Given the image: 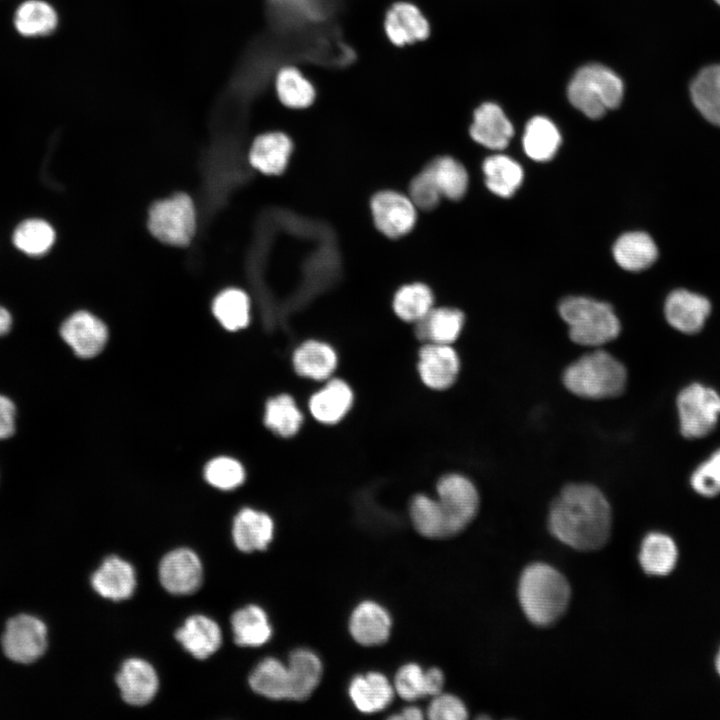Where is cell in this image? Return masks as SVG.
Listing matches in <instances>:
<instances>
[{
  "instance_id": "obj_20",
  "label": "cell",
  "mask_w": 720,
  "mask_h": 720,
  "mask_svg": "<svg viewBox=\"0 0 720 720\" xmlns=\"http://www.w3.org/2000/svg\"><path fill=\"white\" fill-rule=\"evenodd\" d=\"M274 524L269 515L254 509H242L233 522V540L246 553L265 550L273 538Z\"/></svg>"
},
{
  "instance_id": "obj_27",
  "label": "cell",
  "mask_w": 720,
  "mask_h": 720,
  "mask_svg": "<svg viewBox=\"0 0 720 720\" xmlns=\"http://www.w3.org/2000/svg\"><path fill=\"white\" fill-rule=\"evenodd\" d=\"M292 151V142L288 136L280 132L260 135L250 150L252 166L265 174L281 173Z\"/></svg>"
},
{
  "instance_id": "obj_39",
  "label": "cell",
  "mask_w": 720,
  "mask_h": 720,
  "mask_svg": "<svg viewBox=\"0 0 720 720\" xmlns=\"http://www.w3.org/2000/svg\"><path fill=\"white\" fill-rule=\"evenodd\" d=\"M17 249L29 256L46 254L55 242V231L46 221L31 218L22 221L12 237Z\"/></svg>"
},
{
  "instance_id": "obj_30",
  "label": "cell",
  "mask_w": 720,
  "mask_h": 720,
  "mask_svg": "<svg viewBox=\"0 0 720 720\" xmlns=\"http://www.w3.org/2000/svg\"><path fill=\"white\" fill-rule=\"evenodd\" d=\"M296 372L315 380L328 378L337 364L335 351L319 341H307L300 345L293 356Z\"/></svg>"
},
{
  "instance_id": "obj_11",
  "label": "cell",
  "mask_w": 720,
  "mask_h": 720,
  "mask_svg": "<svg viewBox=\"0 0 720 720\" xmlns=\"http://www.w3.org/2000/svg\"><path fill=\"white\" fill-rule=\"evenodd\" d=\"M371 210L377 228L391 238L409 232L416 220L411 199L393 191L376 194L371 201Z\"/></svg>"
},
{
  "instance_id": "obj_1",
  "label": "cell",
  "mask_w": 720,
  "mask_h": 720,
  "mask_svg": "<svg viewBox=\"0 0 720 720\" xmlns=\"http://www.w3.org/2000/svg\"><path fill=\"white\" fill-rule=\"evenodd\" d=\"M611 508L604 494L587 483L565 486L553 501L548 526L562 543L581 551L601 548L611 530Z\"/></svg>"
},
{
  "instance_id": "obj_21",
  "label": "cell",
  "mask_w": 720,
  "mask_h": 720,
  "mask_svg": "<svg viewBox=\"0 0 720 720\" xmlns=\"http://www.w3.org/2000/svg\"><path fill=\"white\" fill-rule=\"evenodd\" d=\"M348 691L354 706L366 714L385 709L394 696V687L387 677L379 672H368L354 677Z\"/></svg>"
},
{
  "instance_id": "obj_9",
  "label": "cell",
  "mask_w": 720,
  "mask_h": 720,
  "mask_svg": "<svg viewBox=\"0 0 720 720\" xmlns=\"http://www.w3.org/2000/svg\"><path fill=\"white\" fill-rule=\"evenodd\" d=\"M47 628L38 618L18 615L11 618L2 636L4 654L10 660L30 664L38 660L47 649Z\"/></svg>"
},
{
  "instance_id": "obj_6",
  "label": "cell",
  "mask_w": 720,
  "mask_h": 720,
  "mask_svg": "<svg viewBox=\"0 0 720 720\" xmlns=\"http://www.w3.org/2000/svg\"><path fill=\"white\" fill-rule=\"evenodd\" d=\"M195 210L192 200L180 193L156 202L150 209L148 227L160 241L185 246L195 232Z\"/></svg>"
},
{
  "instance_id": "obj_48",
  "label": "cell",
  "mask_w": 720,
  "mask_h": 720,
  "mask_svg": "<svg viewBox=\"0 0 720 720\" xmlns=\"http://www.w3.org/2000/svg\"><path fill=\"white\" fill-rule=\"evenodd\" d=\"M15 430V406L10 399L0 395V439L10 437Z\"/></svg>"
},
{
  "instance_id": "obj_52",
  "label": "cell",
  "mask_w": 720,
  "mask_h": 720,
  "mask_svg": "<svg viewBox=\"0 0 720 720\" xmlns=\"http://www.w3.org/2000/svg\"><path fill=\"white\" fill-rule=\"evenodd\" d=\"M717 4L720 5V0H714Z\"/></svg>"
},
{
  "instance_id": "obj_5",
  "label": "cell",
  "mask_w": 720,
  "mask_h": 720,
  "mask_svg": "<svg viewBox=\"0 0 720 720\" xmlns=\"http://www.w3.org/2000/svg\"><path fill=\"white\" fill-rule=\"evenodd\" d=\"M622 80L609 68L589 64L580 68L568 86L571 104L591 119L602 117L622 101Z\"/></svg>"
},
{
  "instance_id": "obj_38",
  "label": "cell",
  "mask_w": 720,
  "mask_h": 720,
  "mask_svg": "<svg viewBox=\"0 0 720 720\" xmlns=\"http://www.w3.org/2000/svg\"><path fill=\"white\" fill-rule=\"evenodd\" d=\"M275 88L281 103L295 109L310 106L316 95L312 83L299 69L293 66H286L279 70Z\"/></svg>"
},
{
  "instance_id": "obj_40",
  "label": "cell",
  "mask_w": 720,
  "mask_h": 720,
  "mask_svg": "<svg viewBox=\"0 0 720 720\" xmlns=\"http://www.w3.org/2000/svg\"><path fill=\"white\" fill-rule=\"evenodd\" d=\"M433 177L440 193L452 200L461 199L468 186L464 166L451 157H440L425 167Z\"/></svg>"
},
{
  "instance_id": "obj_43",
  "label": "cell",
  "mask_w": 720,
  "mask_h": 720,
  "mask_svg": "<svg viewBox=\"0 0 720 720\" xmlns=\"http://www.w3.org/2000/svg\"><path fill=\"white\" fill-rule=\"evenodd\" d=\"M213 313L226 329L243 328L249 321L248 297L241 290L227 289L215 298Z\"/></svg>"
},
{
  "instance_id": "obj_14",
  "label": "cell",
  "mask_w": 720,
  "mask_h": 720,
  "mask_svg": "<svg viewBox=\"0 0 720 720\" xmlns=\"http://www.w3.org/2000/svg\"><path fill=\"white\" fill-rule=\"evenodd\" d=\"M710 312L711 304L706 297L685 289L674 290L665 302V316L668 323L686 334L700 331Z\"/></svg>"
},
{
  "instance_id": "obj_12",
  "label": "cell",
  "mask_w": 720,
  "mask_h": 720,
  "mask_svg": "<svg viewBox=\"0 0 720 720\" xmlns=\"http://www.w3.org/2000/svg\"><path fill=\"white\" fill-rule=\"evenodd\" d=\"M60 334L73 351L82 358L97 355L107 340V329L97 317L86 311H78L67 318Z\"/></svg>"
},
{
  "instance_id": "obj_42",
  "label": "cell",
  "mask_w": 720,
  "mask_h": 720,
  "mask_svg": "<svg viewBox=\"0 0 720 720\" xmlns=\"http://www.w3.org/2000/svg\"><path fill=\"white\" fill-rule=\"evenodd\" d=\"M302 420L300 410L289 395L276 396L266 404V426L283 437L294 435L299 430Z\"/></svg>"
},
{
  "instance_id": "obj_17",
  "label": "cell",
  "mask_w": 720,
  "mask_h": 720,
  "mask_svg": "<svg viewBox=\"0 0 720 720\" xmlns=\"http://www.w3.org/2000/svg\"><path fill=\"white\" fill-rule=\"evenodd\" d=\"M391 626L392 621L387 610L370 600L358 604L349 621L351 636L363 646H375L386 642L390 636Z\"/></svg>"
},
{
  "instance_id": "obj_49",
  "label": "cell",
  "mask_w": 720,
  "mask_h": 720,
  "mask_svg": "<svg viewBox=\"0 0 720 720\" xmlns=\"http://www.w3.org/2000/svg\"><path fill=\"white\" fill-rule=\"evenodd\" d=\"M423 718L422 711L415 706L406 707L401 714L391 716V719L419 720Z\"/></svg>"
},
{
  "instance_id": "obj_41",
  "label": "cell",
  "mask_w": 720,
  "mask_h": 720,
  "mask_svg": "<svg viewBox=\"0 0 720 720\" xmlns=\"http://www.w3.org/2000/svg\"><path fill=\"white\" fill-rule=\"evenodd\" d=\"M433 295L429 287L421 283L405 285L395 294L393 307L403 320L417 322L432 309Z\"/></svg>"
},
{
  "instance_id": "obj_18",
  "label": "cell",
  "mask_w": 720,
  "mask_h": 720,
  "mask_svg": "<svg viewBox=\"0 0 720 720\" xmlns=\"http://www.w3.org/2000/svg\"><path fill=\"white\" fill-rule=\"evenodd\" d=\"M513 134V125L497 104L484 103L475 110L470 135L477 143L492 150H502Z\"/></svg>"
},
{
  "instance_id": "obj_51",
  "label": "cell",
  "mask_w": 720,
  "mask_h": 720,
  "mask_svg": "<svg viewBox=\"0 0 720 720\" xmlns=\"http://www.w3.org/2000/svg\"><path fill=\"white\" fill-rule=\"evenodd\" d=\"M716 668H717L718 673L720 674V652L716 658Z\"/></svg>"
},
{
  "instance_id": "obj_33",
  "label": "cell",
  "mask_w": 720,
  "mask_h": 720,
  "mask_svg": "<svg viewBox=\"0 0 720 720\" xmlns=\"http://www.w3.org/2000/svg\"><path fill=\"white\" fill-rule=\"evenodd\" d=\"M487 188L494 194L511 197L523 181V169L506 155L496 154L486 158L482 165Z\"/></svg>"
},
{
  "instance_id": "obj_24",
  "label": "cell",
  "mask_w": 720,
  "mask_h": 720,
  "mask_svg": "<svg viewBox=\"0 0 720 720\" xmlns=\"http://www.w3.org/2000/svg\"><path fill=\"white\" fill-rule=\"evenodd\" d=\"M289 700L303 701L311 696L322 676L319 657L308 649L294 650L288 660Z\"/></svg>"
},
{
  "instance_id": "obj_29",
  "label": "cell",
  "mask_w": 720,
  "mask_h": 720,
  "mask_svg": "<svg viewBox=\"0 0 720 720\" xmlns=\"http://www.w3.org/2000/svg\"><path fill=\"white\" fill-rule=\"evenodd\" d=\"M694 106L710 123L720 126V64L699 71L690 85Z\"/></svg>"
},
{
  "instance_id": "obj_22",
  "label": "cell",
  "mask_w": 720,
  "mask_h": 720,
  "mask_svg": "<svg viewBox=\"0 0 720 720\" xmlns=\"http://www.w3.org/2000/svg\"><path fill=\"white\" fill-rule=\"evenodd\" d=\"M175 637L192 656L201 660L215 653L222 642L218 624L204 615L189 617Z\"/></svg>"
},
{
  "instance_id": "obj_25",
  "label": "cell",
  "mask_w": 720,
  "mask_h": 720,
  "mask_svg": "<svg viewBox=\"0 0 720 720\" xmlns=\"http://www.w3.org/2000/svg\"><path fill=\"white\" fill-rule=\"evenodd\" d=\"M613 256L617 264L631 272H639L650 267L658 257V249L645 232L635 231L621 235L613 246Z\"/></svg>"
},
{
  "instance_id": "obj_16",
  "label": "cell",
  "mask_w": 720,
  "mask_h": 720,
  "mask_svg": "<svg viewBox=\"0 0 720 720\" xmlns=\"http://www.w3.org/2000/svg\"><path fill=\"white\" fill-rule=\"evenodd\" d=\"M123 700L133 706L148 704L156 695L159 680L151 664L139 658L126 660L116 676Z\"/></svg>"
},
{
  "instance_id": "obj_4",
  "label": "cell",
  "mask_w": 720,
  "mask_h": 720,
  "mask_svg": "<svg viewBox=\"0 0 720 720\" xmlns=\"http://www.w3.org/2000/svg\"><path fill=\"white\" fill-rule=\"evenodd\" d=\"M559 314L569 327L571 340L579 345H603L614 340L621 329L608 303L588 297L563 299L559 304Z\"/></svg>"
},
{
  "instance_id": "obj_23",
  "label": "cell",
  "mask_w": 720,
  "mask_h": 720,
  "mask_svg": "<svg viewBox=\"0 0 720 720\" xmlns=\"http://www.w3.org/2000/svg\"><path fill=\"white\" fill-rule=\"evenodd\" d=\"M444 675L438 668L423 670L416 663H407L399 668L394 679V690L407 701L441 693Z\"/></svg>"
},
{
  "instance_id": "obj_46",
  "label": "cell",
  "mask_w": 720,
  "mask_h": 720,
  "mask_svg": "<svg viewBox=\"0 0 720 720\" xmlns=\"http://www.w3.org/2000/svg\"><path fill=\"white\" fill-rule=\"evenodd\" d=\"M409 190L414 205L425 210L436 207L442 196L426 168L411 181Z\"/></svg>"
},
{
  "instance_id": "obj_36",
  "label": "cell",
  "mask_w": 720,
  "mask_h": 720,
  "mask_svg": "<svg viewBox=\"0 0 720 720\" xmlns=\"http://www.w3.org/2000/svg\"><path fill=\"white\" fill-rule=\"evenodd\" d=\"M58 23L54 8L42 0H27L16 10L14 25L26 37L44 36L52 33Z\"/></svg>"
},
{
  "instance_id": "obj_37",
  "label": "cell",
  "mask_w": 720,
  "mask_h": 720,
  "mask_svg": "<svg viewBox=\"0 0 720 720\" xmlns=\"http://www.w3.org/2000/svg\"><path fill=\"white\" fill-rule=\"evenodd\" d=\"M677 549L673 540L661 533L648 534L642 542L639 561L650 575H666L675 566Z\"/></svg>"
},
{
  "instance_id": "obj_8",
  "label": "cell",
  "mask_w": 720,
  "mask_h": 720,
  "mask_svg": "<svg viewBox=\"0 0 720 720\" xmlns=\"http://www.w3.org/2000/svg\"><path fill=\"white\" fill-rule=\"evenodd\" d=\"M437 494L450 535H457L470 524L478 512L477 489L468 478L460 474H448L439 480Z\"/></svg>"
},
{
  "instance_id": "obj_47",
  "label": "cell",
  "mask_w": 720,
  "mask_h": 720,
  "mask_svg": "<svg viewBox=\"0 0 720 720\" xmlns=\"http://www.w3.org/2000/svg\"><path fill=\"white\" fill-rule=\"evenodd\" d=\"M432 720H463L468 716L464 703L452 694L439 693L433 696L427 709Z\"/></svg>"
},
{
  "instance_id": "obj_26",
  "label": "cell",
  "mask_w": 720,
  "mask_h": 720,
  "mask_svg": "<svg viewBox=\"0 0 720 720\" xmlns=\"http://www.w3.org/2000/svg\"><path fill=\"white\" fill-rule=\"evenodd\" d=\"M416 323V336L427 343H453L459 336L463 324V313L455 308H432Z\"/></svg>"
},
{
  "instance_id": "obj_45",
  "label": "cell",
  "mask_w": 720,
  "mask_h": 720,
  "mask_svg": "<svg viewBox=\"0 0 720 720\" xmlns=\"http://www.w3.org/2000/svg\"><path fill=\"white\" fill-rule=\"evenodd\" d=\"M690 483L702 496L713 497L720 493V449L693 471Z\"/></svg>"
},
{
  "instance_id": "obj_50",
  "label": "cell",
  "mask_w": 720,
  "mask_h": 720,
  "mask_svg": "<svg viewBox=\"0 0 720 720\" xmlns=\"http://www.w3.org/2000/svg\"><path fill=\"white\" fill-rule=\"evenodd\" d=\"M12 325V317L8 310L0 306V336L7 334Z\"/></svg>"
},
{
  "instance_id": "obj_32",
  "label": "cell",
  "mask_w": 720,
  "mask_h": 720,
  "mask_svg": "<svg viewBox=\"0 0 720 720\" xmlns=\"http://www.w3.org/2000/svg\"><path fill=\"white\" fill-rule=\"evenodd\" d=\"M561 144V135L555 124L546 117L530 119L523 135V148L535 161H548L554 157Z\"/></svg>"
},
{
  "instance_id": "obj_19",
  "label": "cell",
  "mask_w": 720,
  "mask_h": 720,
  "mask_svg": "<svg viewBox=\"0 0 720 720\" xmlns=\"http://www.w3.org/2000/svg\"><path fill=\"white\" fill-rule=\"evenodd\" d=\"M91 583L104 598L114 601L128 599L136 587L135 571L127 561L110 556L94 572Z\"/></svg>"
},
{
  "instance_id": "obj_44",
  "label": "cell",
  "mask_w": 720,
  "mask_h": 720,
  "mask_svg": "<svg viewBox=\"0 0 720 720\" xmlns=\"http://www.w3.org/2000/svg\"><path fill=\"white\" fill-rule=\"evenodd\" d=\"M205 478L214 487L229 490L238 487L245 478L242 465L229 457H218L205 468Z\"/></svg>"
},
{
  "instance_id": "obj_7",
  "label": "cell",
  "mask_w": 720,
  "mask_h": 720,
  "mask_svg": "<svg viewBox=\"0 0 720 720\" xmlns=\"http://www.w3.org/2000/svg\"><path fill=\"white\" fill-rule=\"evenodd\" d=\"M680 430L686 438L709 434L720 417V395L711 387L693 383L677 397Z\"/></svg>"
},
{
  "instance_id": "obj_2",
  "label": "cell",
  "mask_w": 720,
  "mask_h": 720,
  "mask_svg": "<svg viewBox=\"0 0 720 720\" xmlns=\"http://www.w3.org/2000/svg\"><path fill=\"white\" fill-rule=\"evenodd\" d=\"M570 594L566 578L548 564L533 563L521 574L519 603L525 616L535 625L547 626L556 622L566 611Z\"/></svg>"
},
{
  "instance_id": "obj_3",
  "label": "cell",
  "mask_w": 720,
  "mask_h": 720,
  "mask_svg": "<svg viewBox=\"0 0 720 720\" xmlns=\"http://www.w3.org/2000/svg\"><path fill=\"white\" fill-rule=\"evenodd\" d=\"M627 373L624 365L604 350L578 358L564 371L563 383L573 394L588 399H603L622 393Z\"/></svg>"
},
{
  "instance_id": "obj_35",
  "label": "cell",
  "mask_w": 720,
  "mask_h": 720,
  "mask_svg": "<svg viewBox=\"0 0 720 720\" xmlns=\"http://www.w3.org/2000/svg\"><path fill=\"white\" fill-rule=\"evenodd\" d=\"M410 517L419 534L430 539L451 537L448 523L438 499L416 495L410 504Z\"/></svg>"
},
{
  "instance_id": "obj_15",
  "label": "cell",
  "mask_w": 720,
  "mask_h": 720,
  "mask_svg": "<svg viewBox=\"0 0 720 720\" xmlns=\"http://www.w3.org/2000/svg\"><path fill=\"white\" fill-rule=\"evenodd\" d=\"M459 368L458 355L448 344L426 343L419 352L420 377L432 389L450 387L457 378Z\"/></svg>"
},
{
  "instance_id": "obj_28",
  "label": "cell",
  "mask_w": 720,
  "mask_h": 720,
  "mask_svg": "<svg viewBox=\"0 0 720 720\" xmlns=\"http://www.w3.org/2000/svg\"><path fill=\"white\" fill-rule=\"evenodd\" d=\"M352 401L350 387L342 380L333 379L311 397L309 409L319 422L332 424L343 418Z\"/></svg>"
},
{
  "instance_id": "obj_10",
  "label": "cell",
  "mask_w": 720,
  "mask_h": 720,
  "mask_svg": "<svg viewBox=\"0 0 720 720\" xmlns=\"http://www.w3.org/2000/svg\"><path fill=\"white\" fill-rule=\"evenodd\" d=\"M202 564L195 552L180 548L166 554L159 565V579L170 593L186 595L195 592L201 585Z\"/></svg>"
},
{
  "instance_id": "obj_13",
  "label": "cell",
  "mask_w": 720,
  "mask_h": 720,
  "mask_svg": "<svg viewBox=\"0 0 720 720\" xmlns=\"http://www.w3.org/2000/svg\"><path fill=\"white\" fill-rule=\"evenodd\" d=\"M384 31L392 44L401 47L425 40L430 34V26L416 5L399 1L387 10Z\"/></svg>"
},
{
  "instance_id": "obj_31",
  "label": "cell",
  "mask_w": 720,
  "mask_h": 720,
  "mask_svg": "<svg viewBox=\"0 0 720 720\" xmlns=\"http://www.w3.org/2000/svg\"><path fill=\"white\" fill-rule=\"evenodd\" d=\"M234 641L239 646L258 647L272 635V628L265 611L256 605H248L236 611L231 618Z\"/></svg>"
},
{
  "instance_id": "obj_34",
  "label": "cell",
  "mask_w": 720,
  "mask_h": 720,
  "mask_svg": "<svg viewBox=\"0 0 720 720\" xmlns=\"http://www.w3.org/2000/svg\"><path fill=\"white\" fill-rule=\"evenodd\" d=\"M249 684L261 696L272 700H289L288 668L276 658L262 660L252 671Z\"/></svg>"
}]
</instances>
